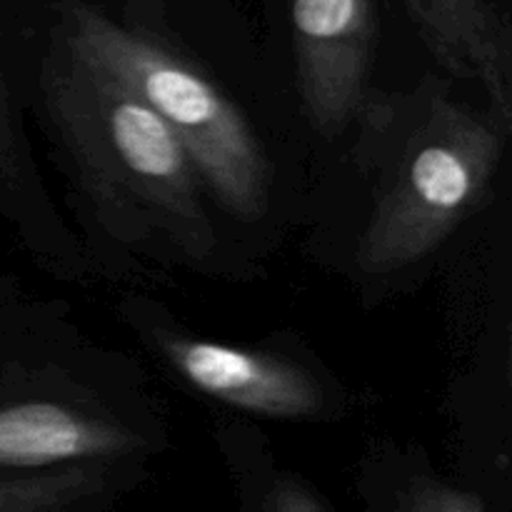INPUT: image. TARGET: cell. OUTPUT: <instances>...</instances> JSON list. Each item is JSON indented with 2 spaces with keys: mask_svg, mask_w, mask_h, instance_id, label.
Instances as JSON below:
<instances>
[{
  "mask_svg": "<svg viewBox=\"0 0 512 512\" xmlns=\"http://www.w3.org/2000/svg\"><path fill=\"white\" fill-rule=\"evenodd\" d=\"M355 120L370 178L355 263L358 273L383 278L430 258L473 215L498 175L510 130L435 75L405 93L370 90Z\"/></svg>",
  "mask_w": 512,
  "mask_h": 512,
  "instance_id": "1",
  "label": "cell"
},
{
  "mask_svg": "<svg viewBox=\"0 0 512 512\" xmlns=\"http://www.w3.org/2000/svg\"><path fill=\"white\" fill-rule=\"evenodd\" d=\"M43 68V100L105 223L198 263L215 253L203 180L168 125L130 90L68 50Z\"/></svg>",
  "mask_w": 512,
  "mask_h": 512,
  "instance_id": "2",
  "label": "cell"
},
{
  "mask_svg": "<svg viewBox=\"0 0 512 512\" xmlns=\"http://www.w3.org/2000/svg\"><path fill=\"white\" fill-rule=\"evenodd\" d=\"M60 43L148 105L193 160L205 193L240 223L268 213L270 165L258 133L223 88L148 30L83 0L60 8Z\"/></svg>",
  "mask_w": 512,
  "mask_h": 512,
  "instance_id": "3",
  "label": "cell"
},
{
  "mask_svg": "<svg viewBox=\"0 0 512 512\" xmlns=\"http://www.w3.org/2000/svg\"><path fill=\"white\" fill-rule=\"evenodd\" d=\"M295 80L305 118L333 138L370 93L378 48L375 0H290Z\"/></svg>",
  "mask_w": 512,
  "mask_h": 512,
  "instance_id": "4",
  "label": "cell"
},
{
  "mask_svg": "<svg viewBox=\"0 0 512 512\" xmlns=\"http://www.w3.org/2000/svg\"><path fill=\"white\" fill-rule=\"evenodd\" d=\"M165 363L200 393L250 415L315 420L328 413V390L300 363L265 350L158 330Z\"/></svg>",
  "mask_w": 512,
  "mask_h": 512,
  "instance_id": "5",
  "label": "cell"
},
{
  "mask_svg": "<svg viewBox=\"0 0 512 512\" xmlns=\"http://www.w3.org/2000/svg\"><path fill=\"white\" fill-rule=\"evenodd\" d=\"M428 53L453 78L483 88L488 110L512 130L510 35L490 0H400Z\"/></svg>",
  "mask_w": 512,
  "mask_h": 512,
  "instance_id": "6",
  "label": "cell"
},
{
  "mask_svg": "<svg viewBox=\"0 0 512 512\" xmlns=\"http://www.w3.org/2000/svg\"><path fill=\"white\" fill-rule=\"evenodd\" d=\"M108 463H70L0 475V512H60L85 508L105 493Z\"/></svg>",
  "mask_w": 512,
  "mask_h": 512,
  "instance_id": "7",
  "label": "cell"
},
{
  "mask_svg": "<svg viewBox=\"0 0 512 512\" xmlns=\"http://www.w3.org/2000/svg\"><path fill=\"white\" fill-rule=\"evenodd\" d=\"M395 508L405 512H480L485 510V503L435 478H420L400 493Z\"/></svg>",
  "mask_w": 512,
  "mask_h": 512,
  "instance_id": "8",
  "label": "cell"
},
{
  "mask_svg": "<svg viewBox=\"0 0 512 512\" xmlns=\"http://www.w3.org/2000/svg\"><path fill=\"white\" fill-rule=\"evenodd\" d=\"M260 508L275 512H320L328 510V503L308 483L298 480L295 475H283L270 485Z\"/></svg>",
  "mask_w": 512,
  "mask_h": 512,
  "instance_id": "9",
  "label": "cell"
}]
</instances>
